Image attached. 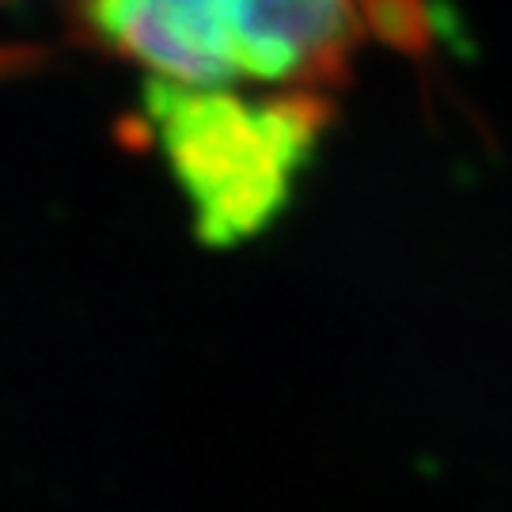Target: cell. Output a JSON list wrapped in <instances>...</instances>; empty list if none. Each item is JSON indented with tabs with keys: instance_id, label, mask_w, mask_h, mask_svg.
Here are the masks:
<instances>
[{
	"instance_id": "1",
	"label": "cell",
	"mask_w": 512,
	"mask_h": 512,
	"mask_svg": "<svg viewBox=\"0 0 512 512\" xmlns=\"http://www.w3.org/2000/svg\"><path fill=\"white\" fill-rule=\"evenodd\" d=\"M73 31L145 80L334 95L368 50L425 57L429 0H73Z\"/></svg>"
},
{
	"instance_id": "2",
	"label": "cell",
	"mask_w": 512,
	"mask_h": 512,
	"mask_svg": "<svg viewBox=\"0 0 512 512\" xmlns=\"http://www.w3.org/2000/svg\"><path fill=\"white\" fill-rule=\"evenodd\" d=\"M330 122V95L145 80V126L190 202L198 239L209 247H236L274 224Z\"/></svg>"
},
{
	"instance_id": "3",
	"label": "cell",
	"mask_w": 512,
	"mask_h": 512,
	"mask_svg": "<svg viewBox=\"0 0 512 512\" xmlns=\"http://www.w3.org/2000/svg\"><path fill=\"white\" fill-rule=\"evenodd\" d=\"M0 4H8V0H0Z\"/></svg>"
}]
</instances>
